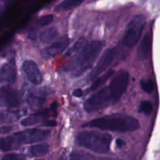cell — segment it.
Returning <instances> with one entry per match:
<instances>
[{
	"mask_svg": "<svg viewBox=\"0 0 160 160\" xmlns=\"http://www.w3.org/2000/svg\"><path fill=\"white\" fill-rule=\"evenodd\" d=\"M83 127L127 133L137 131L140 128V123L138 120L133 117L121 114H112L91 120L84 123Z\"/></svg>",
	"mask_w": 160,
	"mask_h": 160,
	"instance_id": "obj_1",
	"label": "cell"
},
{
	"mask_svg": "<svg viewBox=\"0 0 160 160\" xmlns=\"http://www.w3.org/2000/svg\"><path fill=\"white\" fill-rule=\"evenodd\" d=\"M103 48V42L101 41H92L88 42L87 46L81 52L70 61L67 67V71L73 78H79L93 66L99 53Z\"/></svg>",
	"mask_w": 160,
	"mask_h": 160,
	"instance_id": "obj_2",
	"label": "cell"
},
{
	"mask_svg": "<svg viewBox=\"0 0 160 160\" xmlns=\"http://www.w3.org/2000/svg\"><path fill=\"white\" fill-rule=\"evenodd\" d=\"M78 144L94 152L105 154L109 150L112 137L106 133L96 131H84L76 137Z\"/></svg>",
	"mask_w": 160,
	"mask_h": 160,
	"instance_id": "obj_3",
	"label": "cell"
},
{
	"mask_svg": "<svg viewBox=\"0 0 160 160\" xmlns=\"http://www.w3.org/2000/svg\"><path fill=\"white\" fill-rule=\"evenodd\" d=\"M115 103L108 86L92 94L84 103V109L88 112H97Z\"/></svg>",
	"mask_w": 160,
	"mask_h": 160,
	"instance_id": "obj_4",
	"label": "cell"
},
{
	"mask_svg": "<svg viewBox=\"0 0 160 160\" xmlns=\"http://www.w3.org/2000/svg\"><path fill=\"white\" fill-rule=\"evenodd\" d=\"M145 25V18L142 15H137L129 22L125 29L123 43L127 47L134 46L142 37Z\"/></svg>",
	"mask_w": 160,
	"mask_h": 160,
	"instance_id": "obj_5",
	"label": "cell"
},
{
	"mask_svg": "<svg viewBox=\"0 0 160 160\" xmlns=\"http://www.w3.org/2000/svg\"><path fill=\"white\" fill-rule=\"evenodd\" d=\"M50 131L47 129L31 128L17 132L12 134L16 142L20 146L23 144H32L40 142L48 138Z\"/></svg>",
	"mask_w": 160,
	"mask_h": 160,
	"instance_id": "obj_6",
	"label": "cell"
},
{
	"mask_svg": "<svg viewBox=\"0 0 160 160\" xmlns=\"http://www.w3.org/2000/svg\"><path fill=\"white\" fill-rule=\"evenodd\" d=\"M129 73L126 71H120L115 74L108 86L115 103L124 94L129 84Z\"/></svg>",
	"mask_w": 160,
	"mask_h": 160,
	"instance_id": "obj_7",
	"label": "cell"
},
{
	"mask_svg": "<svg viewBox=\"0 0 160 160\" xmlns=\"http://www.w3.org/2000/svg\"><path fill=\"white\" fill-rule=\"evenodd\" d=\"M116 56V49L115 48H109L104 52L101 57L99 58L98 61L97 62L96 65L94 67L93 70L90 73L88 77V81H94L101 76L103 72L106 71L109 66L112 64V61L114 60Z\"/></svg>",
	"mask_w": 160,
	"mask_h": 160,
	"instance_id": "obj_8",
	"label": "cell"
},
{
	"mask_svg": "<svg viewBox=\"0 0 160 160\" xmlns=\"http://www.w3.org/2000/svg\"><path fill=\"white\" fill-rule=\"evenodd\" d=\"M21 102V98L15 89L8 86L0 88V106L14 109L18 107Z\"/></svg>",
	"mask_w": 160,
	"mask_h": 160,
	"instance_id": "obj_9",
	"label": "cell"
},
{
	"mask_svg": "<svg viewBox=\"0 0 160 160\" xmlns=\"http://www.w3.org/2000/svg\"><path fill=\"white\" fill-rule=\"evenodd\" d=\"M70 44V39L67 35L62 36L50 44L42 51V56L45 59H52L63 52Z\"/></svg>",
	"mask_w": 160,
	"mask_h": 160,
	"instance_id": "obj_10",
	"label": "cell"
},
{
	"mask_svg": "<svg viewBox=\"0 0 160 160\" xmlns=\"http://www.w3.org/2000/svg\"><path fill=\"white\" fill-rule=\"evenodd\" d=\"M22 70L27 79L34 85H38L42 82V74L35 62L26 60L22 64Z\"/></svg>",
	"mask_w": 160,
	"mask_h": 160,
	"instance_id": "obj_11",
	"label": "cell"
},
{
	"mask_svg": "<svg viewBox=\"0 0 160 160\" xmlns=\"http://www.w3.org/2000/svg\"><path fill=\"white\" fill-rule=\"evenodd\" d=\"M17 79V67L14 60H9L0 68V81L12 84Z\"/></svg>",
	"mask_w": 160,
	"mask_h": 160,
	"instance_id": "obj_12",
	"label": "cell"
},
{
	"mask_svg": "<svg viewBox=\"0 0 160 160\" xmlns=\"http://www.w3.org/2000/svg\"><path fill=\"white\" fill-rule=\"evenodd\" d=\"M50 110L48 109H44V110L38 111L34 113L31 114L30 116L27 117L26 118L21 120V125L23 127H30L33 125L38 124V123H42L48 120L47 119L50 116Z\"/></svg>",
	"mask_w": 160,
	"mask_h": 160,
	"instance_id": "obj_13",
	"label": "cell"
},
{
	"mask_svg": "<svg viewBox=\"0 0 160 160\" xmlns=\"http://www.w3.org/2000/svg\"><path fill=\"white\" fill-rule=\"evenodd\" d=\"M88 44V42L84 38H81L67 50L65 54V57L70 59V61L73 60L87 46Z\"/></svg>",
	"mask_w": 160,
	"mask_h": 160,
	"instance_id": "obj_14",
	"label": "cell"
},
{
	"mask_svg": "<svg viewBox=\"0 0 160 160\" xmlns=\"http://www.w3.org/2000/svg\"><path fill=\"white\" fill-rule=\"evenodd\" d=\"M152 46V38L149 34H146L141 42L138 48V56L140 59H145L148 57Z\"/></svg>",
	"mask_w": 160,
	"mask_h": 160,
	"instance_id": "obj_15",
	"label": "cell"
},
{
	"mask_svg": "<svg viewBox=\"0 0 160 160\" xmlns=\"http://www.w3.org/2000/svg\"><path fill=\"white\" fill-rule=\"evenodd\" d=\"M58 34H59L58 30L55 27H50L45 28L39 33L38 39L42 43H50L58 37Z\"/></svg>",
	"mask_w": 160,
	"mask_h": 160,
	"instance_id": "obj_16",
	"label": "cell"
},
{
	"mask_svg": "<svg viewBox=\"0 0 160 160\" xmlns=\"http://www.w3.org/2000/svg\"><path fill=\"white\" fill-rule=\"evenodd\" d=\"M85 0H64L55 7L56 12H63L70 10L81 6Z\"/></svg>",
	"mask_w": 160,
	"mask_h": 160,
	"instance_id": "obj_17",
	"label": "cell"
},
{
	"mask_svg": "<svg viewBox=\"0 0 160 160\" xmlns=\"http://www.w3.org/2000/svg\"><path fill=\"white\" fill-rule=\"evenodd\" d=\"M18 144L16 142L14 137L12 135L9 137L0 138V150L3 152H9L15 150L19 148Z\"/></svg>",
	"mask_w": 160,
	"mask_h": 160,
	"instance_id": "obj_18",
	"label": "cell"
},
{
	"mask_svg": "<svg viewBox=\"0 0 160 160\" xmlns=\"http://www.w3.org/2000/svg\"><path fill=\"white\" fill-rule=\"evenodd\" d=\"M48 145L46 143H40L31 145L28 148V152L31 156L39 157V156H45L48 152Z\"/></svg>",
	"mask_w": 160,
	"mask_h": 160,
	"instance_id": "obj_19",
	"label": "cell"
},
{
	"mask_svg": "<svg viewBox=\"0 0 160 160\" xmlns=\"http://www.w3.org/2000/svg\"><path fill=\"white\" fill-rule=\"evenodd\" d=\"M114 75V70H109V71L106 72L105 74L101 75L98 78H97L96 79H95L93 81V83L91 85L90 87V91H94L96 90L98 88H99L100 86L102 85L105 82H106L107 80H109V78H112Z\"/></svg>",
	"mask_w": 160,
	"mask_h": 160,
	"instance_id": "obj_20",
	"label": "cell"
},
{
	"mask_svg": "<svg viewBox=\"0 0 160 160\" xmlns=\"http://www.w3.org/2000/svg\"><path fill=\"white\" fill-rule=\"evenodd\" d=\"M28 102L32 109H38L43 106L45 102V98L37 94H29L28 97Z\"/></svg>",
	"mask_w": 160,
	"mask_h": 160,
	"instance_id": "obj_21",
	"label": "cell"
},
{
	"mask_svg": "<svg viewBox=\"0 0 160 160\" xmlns=\"http://www.w3.org/2000/svg\"><path fill=\"white\" fill-rule=\"evenodd\" d=\"M70 160H95V159L90 153L76 150L70 153Z\"/></svg>",
	"mask_w": 160,
	"mask_h": 160,
	"instance_id": "obj_22",
	"label": "cell"
},
{
	"mask_svg": "<svg viewBox=\"0 0 160 160\" xmlns=\"http://www.w3.org/2000/svg\"><path fill=\"white\" fill-rule=\"evenodd\" d=\"M140 85L142 90L146 93H152L155 89L154 82L151 79H142L140 81Z\"/></svg>",
	"mask_w": 160,
	"mask_h": 160,
	"instance_id": "obj_23",
	"label": "cell"
},
{
	"mask_svg": "<svg viewBox=\"0 0 160 160\" xmlns=\"http://www.w3.org/2000/svg\"><path fill=\"white\" fill-rule=\"evenodd\" d=\"M19 114L18 112H13V111H6L4 113L1 114V120L4 122H13L16 121L17 119H19Z\"/></svg>",
	"mask_w": 160,
	"mask_h": 160,
	"instance_id": "obj_24",
	"label": "cell"
},
{
	"mask_svg": "<svg viewBox=\"0 0 160 160\" xmlns=\"http://www.w3.org/2000/svg\"><path fill=\"white\" fill-rule=\"evenodd\" d=\"M152 106L148 101H143L141 102L138 107V112L145 115H149L152 112Z\"/></svg>",
	"mask_w": 160,
	"mask_h": 160,
	"instance_id": "obj_25",
	"label": "cell"
},
{
	"mask_svg": "<svg viewBox=\"0 0 160 160\" xmlns=\"http://www.w3.org/2000/svg\"><path fill=\"white\" fill-rule=\"evenodd\" d=\"M53 20V16L52 14H47V15L42 16V17H39L37 23L38 26L40 27H45L48 25L49 23H52Z\"/></svg>",
	"mask_w": 160,
	"mask_h": 160,
	"instance_id": "obj_26",
	"label": "cell"
},
{
	"mask_svg": "<svg viewBox=\"0 0 160 160\" xmlns=\"http://www.w3.org/2000/svg\"><path fill=\"white\" fill-rule=\"evenodd\" d=\"M26 157L22 154H17V153H10L7 154L2 159V160H25Z\"/></svg>",
	"mask_w": 160,
	"mask_h": 160,
	"instance_id": "obj_27",
	"label": "cell"
},
{
	"mask_svg": "<svg viewBox=\"0 0 160 160\" xmlns=\"http://www.w3.org/2000/svg\"><path fill=\"white\" fill-rule=\"evenodd\" d=\"M12 126H2L0 128V134H7L12 131Z\"/></svg>",
	"mask_w": 160,
	"mask_h": 160,
	"instance_id": "obj_28",
	"label": "cell"
},
{
	"mask_svg": "<svg viewBox=\"0 0 160 160\" xmlns=\"http://www.w3.org/2000/svg\"><path fill=\"white\" fill-rule=\"evenodd\" d=\"M73 95L77 97V98H80V97H81L83 95V91L81 88L75 89L73 92Z\"/></svg>",
	"mask_w": 160,
	"mask_h": 160,
	"instance_id": "obj_29",
	"label": "cell"
},
{
	"mask_svg": "<svg viewBox=\"0 0 160 160\" xmlns=\"http://www.w3.org/2000/svg\"><path fill=\"white\" fill-rule=\"evenodd\" d=\"M43 125L46 127H55L56 126V122L55 120H46L44 122Z\"/></svg>",
	"mask_w": 160,
	"mask_h": 160,
	"instance_id": "obj_30",
	"label": "cell"
},
{
	"mask_svg": "<svg viewBox=\"0 0 160 160\" xmlns=\"http://www.w3.org/2000/svg\"><path fill=\"white\" fill-rule=\"evenodd\" d=\"M116 144H117V146L120 148H122V147H123L125 145L124 141L122 140V139H120V138L117 139V141H116Z\"/></svg>",
	"mask_w": 160,
	"mask_h": 160,
	"instance_id": "obj_31",
	"label": "cell"
},
{
	"mask_svg": "<svg viewBox=\"0 0 160 160\" xmlns=\"http://www.w3.org/2000/svg\"><path fill=\"white\" fill-rule=\"evenodd\" d=\"M7 1L8 0H0V12H1L2 9H3V7L5 6V5H6Z\"/></svg>",
	"mask_w": 160,
	"mask_h": 160,
	"instance_id": "obj_32",
	"label": "cell"
}]
</instances>
